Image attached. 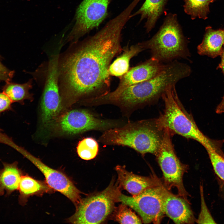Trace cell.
I'll list each match as a JSON object with an SVG mask.
<instances>
[{
    "mask_svg": "<svg viewBox=\"0 0 224 224\" xmlns=\"http://www.w3.org/2000/svg\"><path fill=\"white\" fill-rule=\"evenodd\" d=\"M128 21L119 14L94 34L71 43L59 54L58 84L63 101L83 102L110 91L109 67L123 51L122 31Z\"/></svg>",
    "mask_w": 224,
    "mask_h": 224,
    "instance_id": "cell-1",
    "label": "cell"
},
{
    "mask_svg": "<svg viewBox=\"0 0 224 224\" xmlns=\"http://www.w3.org/2000/svg\"><path fill=\"white\" fill-rule=\"evenodd\" d=\"M191 72V68L187 64L176 61L171 62L165 65L153 77L122 91L117 95L118 101L123 109L132 113L157 100L169 86L175 85Z\"/></svg>",
    "mask_w": 224,
    "mask_h": 224,
    "instance_id": "cell-2",
    "label": "cell"
},
{
    "mask_svg": "<svg viewBox=\"0 0 224 224\" xmlns=\"http://www.w3.org/2000/svg\"><path fill=\"white\" fill-rule=\"evenodd\" d=\"M165 128L158 119L128 122L124 125L103 132L98 141L105 145H119L131 148L142 154L155 155L162 143Z\"/></svg>",
    "mask_w": 224,
    "mask_h": 224,
    "instance_id": "cell-3",
    "label": "cell"
},
{
    "mask_svg": "<svg viewBox=\"0 0 224 224\" xmlns=\"http://www.w3.org/2000/svg\"><path fill=\"white\" fill-rule=\"evenodd\" d=\"M161 97L164 102V110L158 119L163 127L172 134L195 140L205 149L219 147L220 141L210 139L203 134L191 115L184 109L178 98L175 85L169 86Z\"/></svg>",
    "mask_w": 224,
    "mask_h": 224,
    "instance_id": "cell-4",
    "label": "cell"
},
{
    "mask_svg": "<svg viewBox=\"0 0 224 224\" xmlns=\"http://www.w3.org/2000/svg\"><path fill=\"white\" fill-rule=\"evenodd\" d=\"M139 43L144 50L151 51L152 57L161 62L187 58L190 55L187 40L175 14L167 15L157 32L150 40Z\"/></svg>",
    "mask_w": 224,
    "mask_h": 224,
    "instance_id": "cell-5",
    "label": "cell"
},
{
    "mask_svg": "<svg viewBox=\"0 0 224 224\" xmlns=\"http://www.w3.org/2000/svg\"><path fill=\"white\" fill-rule=\"evenodd\" d=\"M121 189L117 181L113 179L103 191L81 199L68 221L75 224L102 223L112 213L115 203L119 202Z\"/></svg>",
    "mask_w": 224,
    "mask_h": 224,
    "instance_id": "cell-6",
    "label": "cell"
},
{
    "mask_svg": "<svg viewBox=\"0 0 224 224\" xmlns=\"http://www.w3.org/2000/svg\"><path fill=\"white\" fill-rule=\"evenodd\" d=\"M127 121L119 119L101 118L85 109H75L68 111L59 119L58 124L63 133L75 135L90 131L104 132L123 126Z\"/></svg>",
    "mask_w": 224,
    "mask_h": 224,
    "instance_id": "cell-7",
    "label": "cell"
},
{
    "mask_svg": "<svg viewBox=\"0 0 224 224\" xmlns=\"http://www.w3.org/2000/svg\"><path fill=\"white\" fill-rule=\"evenodd\" d=\"M172 134L167 129L162 143L155 155L163 173L164 184L168 189L176 187L179 195L189 202L188 194L183 182L186 166L182 163L175 153L171 139Z\"/></svg>",
    "mask_w": 224,
    "mask_h": 224,
    "instance_id": "cell-8",
    "label": "cell"
},
{
    "mask_svg": "<svg viewBox=\"0 0 224 224\" xmlns=\"http://www.w3.org/2000/svg\"><path fill=\"white\" fill-rule=\"evenodd\" d=\"M112 0H83L78 7L75 23L65 40V42H76L93 29L97 28L108 15Z\"/></svg>",
    "mask_w": 224,
    "mask_h": 224,
    "instance_id": "cell-9",
    "label": "cell"
},
{
    "mask_svg": "<svg viewBox=\"0 0 224 224\" xmlns=\"http://www.w3.org/2000/svg\"><path fill=\"white\" fill-rule=\"evenodd\" d=\"M164 188L161 185L149 188L135 196L121 193L119 202L136 211L144 223L159 224L165 215L162 208Z\"/></svg>",
    "mask_w": 224,
    "mask_h": 224,
    "instance_id": "cell-10",
    "label": "cell"
},
{
    "mask_svg": "<svg viewBox=\"0 0 224 224\" xmlns=\"http://www.w3.org/2000/svg\"><path fill=\"white\" fill-rule=\"evenodd\" d=\"M59 55V52H57L50 57L41 100V119L43 123L46 125H49L55 120L62 107V101L58 84Z\"/></svg>",
    "mask_w": 224,
    "mask_h": 224,
    "instance_id": "cell-11",
    "label": "cell"
},
{
    "mask_svg": "<svg viewBox=\"0 0 224 224\" xmlns=\"http://www.w3.org/2000/svg\"><path fill=\"white\" fill-rule=\"evenodd\" d=\"M16 150L31 162L44 175L47 184L51 189L65 196L76 205L81 200V192L71 180L62 172L46 165L39 159L17 146Z\"/></svg>",
    "mask_w": 224,
    "mask_h": 224,
    "instance_id": "cell-12",
    "label": "cell"
},
{
    "mask_svg": "<svg viewBox=\"0 0 224 224\" xmlns=\"http://www.w3.org/2000/svg\"><path fill=\"white\" fill-rule=\"evenodd\" d=\"M165 65L158 60L151 57L142 63L131 68L120 77V81L116 89L109 93L117 94L126 88L148 80L158 73Z\"/></svg>",
    "mask_w": 224,
    "mask_h": 224,
    "instance_id": "cell-13",
    "label": "cell"
},
{
    "mask_svg": "<svg viewBox=\"0 0 224 224\" xmlns=\"http://www.w3.org/2000/svg\"><path fill=\"white\" fill-rule=\"evenodd\" d=\"M181 197L169 192L165 187L162 199L163 212L175 223H193L195 220L189 202Z\"/></svg>",
    "mask_w": 224,
    "mask_h": 224,
    "instance_id": "cell-14",
    "label": "cell"
},
{
    "mask_svg": "<svg viewBox=\"0 0 224 224\" xmlns=\"http://www.w3.org/2000/svg\"><path fill=\"white\" fill-rule=\"evenodd\" d=\"M115 170L119 185L132 196H136L149 188L161 185L155 177H144L135 174L127 170L124 166H117Z\"/></svg>",
    "mask_w": 224,
    "mask_h": 224,
    "instance_id": "cell-15",
    "label": "cell"
},
{
    "mask_svg": "<svg viewBox=\"0 0 224 224\" xmlns=\"http://www.w3.org/2000/svg\"><path fill=\"white\" fill-rule=\"evenodd\" d=\"M224 45V29H213L210 26L206 28L201 43L197 47L198 53L215 58L221 55Z\"/></svg>",
    "mask_w": 224,
    "mask_h": 224,
    "instance_id": "cell-16",
    "label": "cell"
},
{
    "mask_svg": "<svg viewBox=\"0 0 224 224\" xmlns=\"http://www.w3.org/2000/svg\"><path fill=\"white\" fill-rule=\"evenodd\" d=\"M167 1L145 0L139 9L132 13V17L140 15V22L146 19L144 27L146 31L149 33L154 27L157 20L163 12Z\"/></svg>",
    "mask_w": 224,
    "mask_h": 224,
    "instance_id": "cell-17",
    "label": "cell"
},
{
    "mask_svg": "<svg viewBox=\"0 0 224 224\" xmlns=\"http://www.w3.org/2000/svg\"><path fill=\"white\" fill-rule=\"evenodd\" d=\"M3 167L0 169V192L1 195L5 190L7 194L18 189L22 175L15 162L12 163H3Z\"/></svg>",
    "mask_w": 224,
    "mask_h": 224,
    "instance_id": "cell-18",
    "label": "cell"
},
{
    "mask_svg": "<svg viewBox=\"0 0 224 224\" xmlns=\"http://www.w3.org/2000/svg\"><path fill=\"white\" fill-rule=\"evenodd\" d=\"M143 50L139 43L125 48L122 54L110 65L109 71L110 76L120 77L125 74L129 70L131 59Z\"/></svg>",
    "mask_w": 224,
    "mask_h": 224,
    "instance_id": "cell-19",
    "label": "cell"
},
{
    "mask_svg": "<svg viewBox=\"0 0 224 224\" xmlns=\"http://www.w3.org/2000/svg\"><path fill=\"white\" fill-rule=\"evenodd\" d=\"M32 80L22 84L11 82H6L2 88L3 92L6 94L13 102L23 103L24 100H32L33 95L29 91L32 87Z\"/></svg>",
    "mask_w": 224,
    "mask_h": 224,
    "instance_id": "cell-20",
    "label": "cell"
},
{
    "mask_svg": "<svg viewBox=\"0 0 224 224\" xmlns=\"http://www.w3.org/2000/svg\"><path fill=\"white\" fill-rule=\"evenodd\" d=\"M51 189L48 185L28 175H22L18 188L20 193L19 201L22 203L29 196L49 192Z\"/></svg>",
    "mask_w": 224,
    "mask_h": 224,
    "instance_id": "cell-21",
    "label": "cell"
},
{
    "mask_svg": "<svg viewBox=\"0 0 224 224\" xmlns=\"http://www.w3.org/2000/svg\"><path fill=\"white\" fill-rule=\"evenodd\" d=\"M183 6L185 13L192 20L198 17L206 20L209 12V6L214 0H184Z\"/></svg>",
    "mask_w": 224,
    "mask_h": 224,
    "instance_id": "cell-22",
    "label": "cell"
},
{
    "mask_svg": "<svg viewBox=\"0 0 224 224\" xmlns=\"http://www.w3.org/2000/svg\"><path fill=\"white\" fill-rule=\"evenodd\" d=\"M77 152L82 159L89 160L94 158L99 151V145L93 138H84L78 142L77 147Z\"/></svg>",
    "mask_w": 224,
    "mask_h": 224,
    "instance_id": "cell-23",
    "label": "cell"
},
{
    "mask_svg": "<svg viewBox=\"0 0 224 224\" xmlns=\"http://www.w3.org/2000/svg\"><path fill=\"white\" fill-rule=\"evenodd\" d=\"M113 212V219L121 224H141L142 220L128 207L127 205L122 203Z\"/></svg>",
    "mask_w": 224,
    "mask_h": 224,
    "instance_id": "cell-24",
    "label": "cell"
},
{
    "mask_svg": "<svg viewBox=\"0 0 224 224\" xmlns=\"http://www.w3.org/2000/svg\"><path fill=\"white\" fill-rule=\"evenodd\" d=\"M206 150L215 173L219 179L224 181V154L211 148Z\"/></svg>",
    "mask_w": 224,
    "mask_h": 224,
    "instance_id": "cell-25",
    "label": "cell"
},
{
    "mask_svg": "<svg viewBox=\"0 0 224 224\" xmlns=\"http://www.w3.org/2000/svg\"><path fill=\"white\" fill-rule=\"evenodd\" d=\"M201 210L198 219L196 221L198 223H216L206 206L203 194V187L200 186Z\"/></svg>",
    "mask_w": 224,
    "mask_h": 224,
    "instance_id": "cell-26",
    "label": "cell"
},
{
    "mask_svg": "<svg viewBox=\"0 0 224 224\" xmlns=\"http://www.w3.org/2000/svg\"><path fill=\"white\" fill-rule=\"evenodd\" d=\"M14 72L8 69L0 61V82H5L11 81L13 77Z\"/></svg>",
    "mask_w": 224,
    "mask_h": 224,
    "instance_id": "cell-27",
    "label": "cell"
},
{
    "mask_svg": "<svg viewBox=\"0 0 224 224\" xmlns=\"http://www.w3.org/2000/svg\"><path fill=\"white\" fill-rule=\"evenodd\" d=\"M12 102L4 92H0V114L10 109Z\"/></svg>",
    "mask_w": 224,
    "mask_h": 224,
    "instance_id": "cell-28",
    "label": "cell"
},
{
    "mask_svg": "<svg viewBox=\"0 0 224 224\" xmlns=\"http://www.w3.org/2000/svg\"><path fill=\"white\" fill-rule=\"evenodd\" d=\"M221 56V61L218 67L222 69L224 73V45L223 47L222 53ZM216 112L218 114L222 113L224 112V94L222 101L216 108Z\"/></svg>",
    "mask_w": 224,
    "mask_h": 224,
    "instance_id": "cell-29",
    "label": "cell"
},
{
    "mask_svg": "<svg viewBox=\"0 0 224 224\" xmlns=\"http://www.w3.org/2000/svg\"><path fill=\"white\" fill-rule=\"evenodd\" d=\"M220 194L222 199L224 200V181L218 179Z\"/></svg>",
    "mask_w": 224,
    "mask_h": 224,
    "instance_id": "cell-30",
    "label": "cell"
},
{
    "mask_svg": "<svg viewBox=\"0 0 224 224\" xmlns=\"http://www.w3.org/2000/svg\"><path fill=\"white\" fill-rule=\"evenodd\" d=\"M0 195H1V194H0Z\"/></svg>",
    "mask_w": 224,
    "mask_h": 224,
    "instance_id": "cell-31",
    "label": "cell"
},
{
    "mask_svg": "<svg viewBox=\"0 0 224 224\" xmlns=\"http://www.w3.org/2000/svg\"><path fill=\"white\" fill-rule=\"evenodd\" d=\"M1 129H0V131H1Z\"/></svg>",
    "mask_w": 224,
    "mask_h": 224,
    "instance_id": "cell-32",
    "label": "cell"
}]
</instances>
